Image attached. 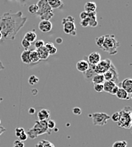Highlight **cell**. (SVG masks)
<instances>
[{
	"label": "cell",
	"mask_w": 132,
	"mask_h": 147,
	"mask_svg": "<svg viewBox=\"0 0 132 147\" xmlns=\"http://www.w3.org/2000/svg\"><path fill=\"white\" fill-rule=\"evenodd\" d=\"M27 18L23 16L21 11L15 14L4 13L0 16V31L3 36V39L14 40L26 22Z\"/></svg>",
	"instance_id": "6da1fadb"
},
{
	"label": "cell",
	"mask_w": 132,
	"mask_h": 147,
	"mask_svg": "<svg viewBox=\"0 0 132 147\" xmlns=\"http://www.w3.org/2000/svg\"><path fill=\"white\" fill-rule=\"evenodd\" d=\"M26 134H27V137L30 138L32 140L36 139L37 136L42 135L44 134H50L51 132L47 128V121H36L34 126L29 129Z\"/></svg>",
	"instance_id": "7a4b0ae2"
},
{
	"label": "cell",
	"mask_w": 132,
	"mask_h": 147,
	"mask_svg": "<svg viewBox=\"0 0 132 147\" xmlns=\"http://www.w3.org/2000/svg\"><path fill=\"white\" fill-rule=\"evenodd\" d=\"M120 47V43L115 38L114 35H106L104 36V42L102 46V49L107 52L110 55H115L118 53V49Z\"/></svg>",
	"instance_id": "3957f363"
},
{
	"label": "cell",
	"mask_w": 132,
	"mask_h": 147,
	"mask_svg": "<svg viewBox=\"0 0 132 147\" xmlns=\"http://www.w3.org/2000/svg\"><path fill=\"white\" fill-rule=\"evenodd\" d=\"M118 113H119V118L117 122L118 126L123 129H130L131 128L132 124L131 107H125L123 109H121L118 112Z\"/></svg>",
	"instance_id": "277c9868"
},
{
	"label": "cell",
	"mask_w": 132,
	"mask_h": 147,
	"mask_svg": "<svg viewBox=\"0 0 132 147\" xmlns=\"http://www.w3.org/2000/svg\"><path fill=\"white\" fill-rule=\"evenodd\" d=\"M38 7V12L37 15L42 20H50L53 16V9L50 8L47 3V0H39L37 3Z\"/></svg>",
	"instance_id": "5b68a950"
},
{
	"label": "cell",
	"mask_w": 132,
	"mask_h": 147,
	"mask_svg": "<svg viewBox=\"0 0 132 147\" xmlns=\"http://www.w3.org/2000/svg\"><path fill=\"white\" fill-rule=\"evenodd\" d=\"M62 24L64 26V31L67 35L75 36L76 35V27L74 24V19L73 16L68 15L67 17L62 20Z\"/></svg>",
	"instance_id": "8992f818"
},
{
	"label": "cell",
	"mask_w": 132,
	"mask_h": 147,
	"mask_svg": "<svg viewBox=\"0 0 132 147\" xmlns=\"http://www.w3.org/2000/svg\"><path fill=\"white\" fill-rule=\"evenodd\" d=\"M90 117L92 118L93 125L95 126H104L107 124L108 121L111 119V116L105 113H94Z\"/></svg>",
	"instance_id": "52a82bcc"
},
{
	"label": "cell",
	"mask_w": 132,
	"mask_h": 147,
	"mask_svg": "<svg viewBox=\"0 0 132 147\" xmlns=\"http://www.w3.org/2000/svg\"><path fill=\"white\" fill-rule=\"evenodd\" d=\"M103 77H104L105 81H113L115 84H117L118 82L119 75H118L117 69H116V68H115V66L114 65L113 63H111V66H110L109 69L107 70L105 73L103 74Z\"/></svg>",
	"instance_id": "ba28073f"
},
{
	"label": "cell",
	"mask_w": 132,
	"mask_h": 147,
	"mask_svg": "<svg viewBox=\"0 0 132 147\" xmlns=\"http://www.w3.org/2000/svg\"><path fill=\"white\" fill-rule=\"evenodd\" d=\"M112 61L109 59L101 60L97 64L94 65V71L96 74H103L107 70L109 69Z\"/></svg>",
	"instance_id": "9c48e42d"
},
{
	"label": "cell",
	"mask_w": 132,
	"mask_h": 147,
	"mask_svg": "<svg viewBox=\"0 0 132 147\" xmlns=\"http://www.w3.org/2000/svg\"><path fill=\"white\" fill-rule=\"evenodd\" d=\"M87 62L89 63V64H91V65H96L102 59H101L100 53H98L97 52H93V53H91L89 54V56L87 57Z\"/></svg>",
	"instance_id": "30bf717a"
},
{
	"label": "cell",
	"mask_w": 132,
	"mask_h": 147,
	"mask_svg": "<svg viewBox=\"0 0 132 147\" xmlns=\"http://www.w3.org/2000/svg\"><path fill=\"white\" fill-rule=\"evenodd\" d=\"M120 88L124 89L129 95L132 93V80L131 78H126L121 83H120Z\"/></svg>",
	"instance_id": "8fae6325"
},
{
	"label": "cell",
	"mask_w": 132,
	"mask_h": 147,
	"mask_svg": "<svg viewBox=\"0 0 132 147\" xmlns=\"http://www.w3.org/2000/svg\"><path fill=\"white\" fill-rule=\"evenodd\" d=\"M38 27L42 32L46 33V32L51 31V30L53 29V25L50 20H41Z\"/></svg>",
	"instance_id": "7c38bea8"
},
{
	"label": "cell",
	"mask_w": 132,
	"mask_h": 147,
	"mask_svg": "<svg viewBox=\"0 0 132 147\" xmlns=\"http://www.w3.org/2000/svg\"><path fill=\"white\" fill-rule=\"evenodd\" d=\"M89 68V63L87 62V59H81L80 61L77 62L76 63V69L78 71L81 72V73H85Z\"/></svg>",
	"instance_id": "4fadbf2b"
},
{
	"label": "cell",
	"mask_w": 132,
	"mask_h": 147,
	"mask_svg": "<svg viewBox=\"0 0 132 147\" xmlns=\"http://www.w3.org/2000/svg\"><path fill=\"white\" fill-rule=\"evenodd\" d=\"M87 20L88 24H89V26L91 27H97V25H98V22H97V13H90L87 15Z\"/></svg>",
	"instance_id": "5bb4252c"
},
{
	"label": "cell",
	"mask_w": 132,
	"mask_h": 147,
	"mask_svg": "<svg viewBox=\"0 0 132 147\" xmlns=\"http://www.w3.org/2000/svg\"><path fill=\"white\" fill-rule=\"evenodd\" d=\"M47 3L52 9H63L64 6L62 0H47Z\"/></svg>",
	"instance_id": "9a60e30c"
},
{
	"label": "cell",
	"mask_w": 132,
	"mask_h": 147,
	"mask_svg": "<svg viewBox=\"0 0 132 147\" xmlns=\"http://www.w3.org/2000/svg\"><path fill=\"white\" fill-rule=\"evenodd\" d=\"M50 118V111L47 109H41L37 113V118L39 121H47Z\"/></svg>",
	"instance_id": "2e32d148"
},
{
	"label": "cell",
	"mask_w": 132,
	"mask_h": 147,
	"mask_svg": "<svg viewBox=\"0 0 132 147\" xmlns=\"http://www.w3.org/2000/svg\"><path fill=\"white\" fill-rule=\"evenodd\" d=\"M97 10V4L95 2H87L84 5V11L88 14L95 13Z\"/></svg>",
	"instance_id": "e0dca14e"
},
{
	"label": "cell",
	"mask_w": 132,
	"mask_h": 147,
	"mask_svg": "<svg viewBox=\"0 0 132 147\" xmlns=\"http://www.w3.org/2000/svg\"><path fill=\"white\" fill-rule=\"evenodd\" d=\"M37 35L36 33L35 30H30V31H27L25 35V37L24 39H26L27 42H29L30 43H33L37 41Z\"/></svg>",
	"instance_id": "ac0fdd59"
},
{
	"label": "cell",
	"mask_w": 132,
	"mask_h": 147,
	"mask_svg": "<svg viewBox=\"0 0 132 147\" xmlns=\"http://www.w3.org/2000/svg\"><path fill=\"white\" fill-rule=\"evenodd\" d=\"M115 96H117L118 99H121V100H130L131 99L130 95L124 89L120 88V87L118 90L117 93H116Z\"/></svg>",
	"instance_id": "d6986e66"
},
{
	"label": "cell",
	"mask_w": 132,
	"mask_h": 147,
	"mask_svg": "<svg viewBox=\"0 0 132 147\" xmlns=\"http://www.w3.org/2000/svg\"><path fill=\"white\" fill-rule=\"evenodd\" d=\"M37 53H38V56H39V59L40 60H45L49 57V53L47 52V50L45 48V47H40L38 49H36Z\"/></svg>",
	"instance_id": "ffe728a7"
},
{
	"label": "cell",
	"mask_w": 132,
	"mask_h": 147,
	"mask_svg": "<svg viewBox=\"0 0 132 147\" xmlns=\"http://www.w3.org/2000/svg\"><path fill=\"white\" fill-rule=\"evenodd\" d=\"M94 75H96V73H95V71H94V65H91V64H89V68H88V69L84 73V77H85V79L86 80H87L89 81H91V78L94 76Z\"/></svg>",
	"instance_id": "44dd1931"
},
{
	"label": "cell",
	"mask_w": 132,
	"mask_h": 147,
	"mask_svg": "<svg viewBox=\"0 0 132 147\" xmlns=\"http://www.w3.org/2000/svg\"><path fill=\"white\" fill-rule=\"evenodd\" d=\"M30 50L27 49V50H24L21 53V56H20V59L21 61L26 63V64H30L31 63L30 62Z\"/></svg>",
	"instance_id": "7402d4cb"
},
{
	"label": "cell",
	"mask_w": 132,
	"mask_h": 147,
	"mask_svg": "<svg viewBox=\"0 0 132 147\" xmlns=\"http://www.w3.org/2000/svg\"><path fill=\"white\" fill-rule=\"evenodd\" d=\"M91 81L94 85H98V84H103L105 80H104L103 74H96L91 78Z\"/></svg>",
	"instance_id": "603a6c76"
},
{
	"label": "cell",
	"mask_w": 132,
	"mask_h": 147,
	"mask_svg": "<svg viewBox=\"0 0 132 147\" xmlns=\"http://www.w3.org/2000/svg\"><path fill=\"white\" fill-rule=\"evenodd\" d=\"M103 86V91L108 92V93H110V91L116 86V84L114 82H113V81H104Z\"/></svg>",
	"instance_id": "cb8c5ba5"
},
{
	"label": "cell",
	"mask_w": 132,
	"mask_h": 147,
	"mask_svg": "<svg viewBox=\"0 0 132 147\" xmlns=\"http://www.w3.org/2000/svg\"><path fill=\"white\" fill-rule=\"evenodd\" d=\"M30 62L31 63H37L40 61L38 53L37 52V50H30Z\"/></svg>",
	"instance_id": "d4e9b609"
},
{
	"label": "cell",
	"mask_w": 132,
	"mask_h": 147,
	"mask_svg": "<svg viewBox=\"0 0 132 147\" xmlns=\"http://www.w3.org/2000/svg\"><path fill=\"white\" fill-rule=\"evenodd\" d=\"M36 147H55L53 143L49 142L48 140H42L38 144H37Z\"/></svg>",
	"instance_id": "484cf974"
},
{
	"label": "cell",
	"mask_w": 132,
	"mask_h": 147,
	"mask_svg": "<svg viewBox=\"0 0 132 147\" xmlns=\"http://www.w3.org/2000/svg\"><path fill=\"white\" fill-rule=\"evenodd\" d=\"M28 11H29L30 14H33V15H37V12H38V7L37 5V3H33V4H30L28 8Z\"/></svg>",
	"instance_id": "4316f807"
},
{
	"label": "cell",
	"mask_w": 132,
	"mask_h": 147,
	"mask_svg": "<svg viewBox=\"0 0 132 147\" xmlns=\"http://www.w3.org/2000/svg\"><path fill=\"white\" fill-rule=\"evenodd\" d=\"M38 81H39V79L36 75H30L28 79V83L30 86H34V85L37 84Z\"/></svg>",
	"instance_id": "83f0119b"
},
{
	"label": "cell",
	"mask_w": 132,
	"mask_h": 147,
	"mask_svg": "<svg viewBox=\"0 0 132 147\" xmlns=\"http://www.w3.org/2000/svg\"><path fill=\"white\" fill-rule=\"evenodd\" d=\"M113 147H127V142L125 140H118L114 143Z\"/></svg>",
	"instance_id": "f1b7e54d"
},
{
	"label": "cell",
	"mask_w": 132,
	"mask_h": 147,
	"mask_svg": "<svg viewBox=\"0 0 132 147\" xmlns=\"http://www.w3.org/2000/svg\"><path fill=\"white\" fill-rule=\"evenodd\" d=\"M96 44L97 47H102V46L103 44V42H104V36H97L96 38Z\"/></svg>",
	"instance_id": "f546056e"
},
{
	"label": "cell",
	"mask_w": 132,
	"mask_h": 147,
	"mask_svg": "<svg viewBox=\"0 0 132 147\" xmlns=\"http://www.w3.org/2000/svg\"><path fill=\"white\" fill-rule=\"evenodd\" d=\"M44 45H45V42H44L43 40H37L34 43V46H35L36 49H38L40 47H44Z\"/></svg>",
	"instance_id": "4dcf8cb0"
},
{
	"label": "cell",
	"mask_w": 132,
	"mask_h": 147,
	"mask_svg": "<svg viewBox=\"0 0 132 147\" xmlns=\"http://www.w3.org/2000/svg\"><path fill=\"white\" fill-rule=\"evenodd\" d=\"M55 125H56V123H55V121L54 120H52V119H48L47 120V128H48L49 130L54 129L55 128Z\"/></svg>",
	"instance_id": "1f68e13d"
},
{
	"label": "cell",
	"mask_w": 132,
	"mask_h": 147,
	"mask_svg": "<svg viewBox=\"0 0 132 147\" xmlns=\"http://www.w3.org/2000/svg\"><path fill=\"white\" fill-rule=\"evenodd\" d=\"M24 133H26V130L24 129V128L20 127V128H16V129H15V136H16L17 138H18L20 135L23 134Z\"/></svg>",
	"instance_id": "d6a6232c"
},
{
	"label": "cell",
	"mask_w": 132,
	"mask_h": 147,
	"mask_svg": "<svg viewBox=\"0 0 132 147\" xmlns=\"http://www.w3.org/2000/svg\"><path fill=\"white\" fill-rule=\"evenodd\" d=\"M21 45H22V47L26 49V50H27V49H29V47H30V43L29 42H27L26 39H22V41H21Z\"/></svg>",
	"instance_id": "836d02e7"
},
{
	"label": "cell",
	"mask_w": 132,
	"mask_h": 147,
	"mask_svg": "<svg viewBox=\"0 0 132 147\" xmlns=\"http://www.w3.org/2000/svg\"><path fill=\"white\" fill-rule=\"evenodd\" d=\"M94 90L97 92H103V84H98V85H94Z\"/></svg>",
	"instance_id": "e575fe53"
},
{
	"label": "cell",
	"mask_w": 132,
	"mask_h": 147,
	"mask_svg": "<svg viewBox=\"0 0 132 147\" xmlns=\"http://www.w3.org/2000/svg\"><path fill=\"white\" fill-rule=\"evenodd\" d=\"M13 147H25V145H24V142L20 141L19 140H16L15 142H14Z\"/></svg>",
	"instance_id": "d590c367"
},
{
	"label": "cell",
	"mask_w": 132,
	"mask_h": 147,
	"mask_svg": "<svg viewBox=\"0 0 132 147\" xmlns=\"http://www.w3.org/2000/svg\"><path fill=\"white\" fill-rule=\"evenodd\" d=\"M118 118H119V113H118V112H115V113L111 116V119H112L114 122H115V123H117L118 121Z\"/></svg>",
	"instance_id": "8d00e7d4"
},
{
	"label": "cell",
	"mask_w": 132,
	"mask_h": 147,
	"mask_svg": "<svg viewBox=\"0 0 132 147\" xmlns=\"http://www.w3.org/2000/svg\"><path fill=\"white\" fill-rule=\"evenodd\" d=\"M28 139V137H27V134H26V133H24L23 134H21V135H20L19 137H18V140H20V141H26V140Z\"/></svg>",
	"instance_id": "74e56055"
},
{
	"label": "cell",
	"mask_w": 132,
	"mask_h": 147,
	"mask_svg": "<svg viewBox=\"0 0 132 147\" xmlns=\"http://www.w3.org/2000/svg\"><path fill=\"white\" fill-rule=\"evenodd\" d=\"M44 47H45V48H46V49L47 50V52H48V51H50V50L54 47V45H53V43H52V42H45Z\"/></svg>",
	"instance_id": "f35d334b"
},
{
	"label": "cell",
	"mask_w": 132,
	"mask_h": 147,
	"mask_svg": "<svg viewBox=\"0 0 132 147\" xmlns=\"http://www.w3.org/2000/svg\"><path fill=\"white\" fill-rule=\"evenodd\" d=\"M72 111H73L74 114H75V115H81V109L80 107H74Z\"/></svg>",
	"instance_id": "ab89813d"
},
{
	"label": "cell",
	"mask_w": 132,
	"mask_h": 147,
	"mask_svg": "<svg viewBox=\"0 0 132 147\" xmlns=\"http://www.w3.org/2000/svg\"><path fill=\"white\" fill-rule=\"evenodd\" d=\"M81 26H82V27H87L89 26V24H88V21L87 19H85V20H81Z\"/></svg>",
	"instance_id": "60d3db41"
},
{
	"label": "cell",
	"mask_w": 132,
	"mask_h": 147,
	"mask_svg": "<svg viewBox=\"0 0 132 147\" xmlns=\"http://www.w3.org/2000/svg\"><path fill=\"white\" fill-rule=\"evenodd\" d=\"M118 88H119V87H118V86H117V85H116V86H115L113 88V90L110 91V94H111V95H114V96H115V95H116V93H117Z\"/></svg>",
	"instance_id": "b9f144b4"
},
{
	"label": "cell",
	"mask_w": 132,
	"mask_h": 147,
	"mask_svg": "<svg viewBox=\"0 0 132 147\" xmlns=\"http://www.w3.org/2000/svg\"><path fill=\"white\" fill-rule=\"evenodd\" d=\"M57 48L55 47H53L50 51H48V53H49V55H53V54H55L56 53H57Z\"/></svg>",
	"instance_id": "7bdbcfd3"
},
{
	"label": "cell",
	"mask_w": 132,
	"mask_h": 147,
	"mask_svg": "<svg viewBox=\"0 0 132 147\" xmlns=\"http://www.w3.org/2000/svg\"><path fill=\"white\" fill-rule=\"evenodd\" d=\"M8 1H15V2H18V3H20L21 5H25L28 0H8Z\"/></svg>",
	"instance_id": "ee69618b"
},
{
	"label": "cell",
	"mask_w": 132,
	"mask_h": 147,
	"mask_svg": "<svg viewBox=\"0 0 132 147\" xmlns=\"http://www.w3.org/2000/svg\"><path fill=\"white\" fill-rule=\"evenodd\" d=\"M35 113H36V109L35 108H33V107L29 108V110H28V113L29 114H34Z\"/></svg>",
	"instance_id": "f6af8a7d"
},
{
	"label": "cell",
	"mask_w": 132,
	"mask_h": 147,
	"mask_svg": "<svg viewBox=\"0 0 132 147\" xmlns=\"http://www.w3.org/2000/svg\"><path fill=\"white\" fill-rule=\"evenodd\" d=\"M6 131V129L5 128H3V127H2V126H0V135L3 134V133H4Z\"/></svg>",
	"instance_id": "bcb514c9"
},
{
	"label": "cell",
	"mask_w": 132,
	"mask_h": 147,
	"mask_svg": "<svg viewBox=\"0 0 132 147\" xmlns=\"http://www.w3.org/2000/svg\"><path fill=\"white\" fill-rule=\"evenodd\" d=\"M56 42H57L58 44H61V43L63 42L62 38H57V39H56Z\"/></svg>",
	"instance_id": "7dc6e473"
},
{
	"label": "cell",
	"mask_w": 132,
	"mask_h": 147,
	"mask_svg": "<svg viewBox=\"0 0 132 147\" xmlns=\"http://www.w3.org/2000/svg\"><path fill=\"white\" fill-rule=\"evenodd\" d=\"M3 69H4V66H3V63L1 62V60H0V70H3Z\"/></svg>",
	"instance_id": "c3c4849f"
},
{
	"label": "cell",
	"mask_w": 132,
	"mask_h": 147,
	"mask_svg": "<svg viewBox=\"0 0 132 147\" xmlns=\"http://www.w3.org/2000/svg\"><path fill=\"white\" fill-rule=\"evenodd\" d=\"M0 43H3V36H2L1 31H0Z\"/></svg>",
	"instance_id": "681fc988"
},
{
	"label": "cell",
	"mask_w": 132,
	"mask_h": 147,
	"mask_svg": "<svg viewBox=\"0 0 132 147\" xmlns=\"http://www.w3.org/2000/svg\"><path fill=\"white\" fill-rule=\"evenodd\" d=\"M36 92H37V90H33V94H36Z\"/></svg>",
	"instance_id": "f907efd6"
},
{
	"label": "cell",
	"mask_w": 132,
	"mask_h": 147,
	"mask_svg": "<svg viewBox=\"0 0 132 147\" xmlns=\"http://www.w3.org/2000/svg\"><path fill=\"white\" fill-rule=\"evenodd\" d=\"M0 126H1V119H0Z\"/></svg>",
	"instance_id": "816d5d0a"
}]
</instances>
